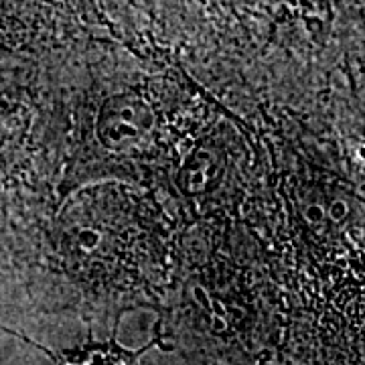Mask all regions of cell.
<instances>
[{
	"instance_id": "1",
	"label": "cell",
	"mask_w": 365,
	"mask_h": 365,
	"mask_svg": "<svg viewBox=\"0 0 365 365\" xmlns=\"http://www.w3.org/2000/svg\"><path fill=\"white\" fill-rule=\"evenodd\" d=\"M146 225L130 193L114 185L83 189L57 222V250L66 270L96 288H130L146 268Z\"/></svg>"
},
{
	"instance_id": "2",
	"label": "cell",
	"mask_w": 365,
	"mask_h": 365,
	"mask_svg": "<svg viewBox=\"0 0 365 365\" xmlns=\"http://www.w3.org/2000/svg\"><path fill=\"white\" fill-rule=\"evenodd\" d=\"M153 134L155 130L150 126L148 112L132 106L116 108L112 104L102 112L98 124V136L102 144L110 150L126 153V155L146 153Z\"/></svg>"
},
{
	"instance_id": "3",
	"label": "cell",
	"mask_w": 365,
	"mask_h": 365,
	"mask_svg": "<svg viewBox=\"0 0 365 365\" xmlns=\"http://www.w3.org/2000/svg\"><path fill=\"white\" fill-rule=\"evenodd\" d=\"M157 343L158 339H153L143 349L130 351L128 347H122L118 343L116 335H112L108 341L90 339L83 345L67 347L61 351H49L43 347L41 349L51 357L55 365H140V357Z\"/></svg>"
}]
</instances>
